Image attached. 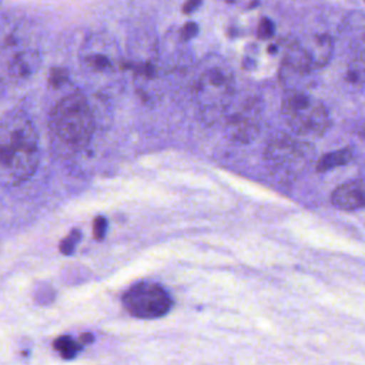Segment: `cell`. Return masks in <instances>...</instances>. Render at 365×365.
Segmentation results:
<instances>
[{"instance_id":"obj_6","label":"cell","mask_w":365,"mask_h":365,"mask_svg":"<svg viewBox=\"0 0 365 365\" xmlns=\"http://www.w3.org/2000/svg\"><path fill=\"white\" fill-rule=\"evenodd\" d=\"M123 305L135 318L154 319L168 314L173 308V298L160 284L143 281L124 292Z\"/></svg>"},{"instance_id":"obj_5","label":"cell","mask_w":365,"mask_h":365,"mask_svg":"<svg viewBox=\"0 0 365 365\" xmlns=\"http://www.w3.org/2000/svg\"><path fill=\"white\" fill-rule=\"evenodd\" d=\"M314 158V147L307 140L287 134L275 135L264 150L267 167L279 178L291 180L301 175Z\"/></svg>"},{"instance_id":"obj_12","label":"cell","mask_w":365,"mask_h":365,"mask_svg":"<svg viewBox=\"0 0 365 365\" xmlns=\"http://www.w3.org/2000/svg\"><path fill=\"white\" fill-rule=\"evenodd\" d=\"M344 83L349 90L361 91L365 88V56L351 54L344 68Z\"/></svg>"},{"instance_id":"obj_24","label":"cell","mask_w":365,"mask_h":365,"mask_svg":"<svg viewBox=\"0 0 365 365\" xmlns=\"http://www.w3.org/2000/svg\"><path fill=\"white\" fill-rule=\"evenodd\" d=\"M364 1H365V0H364Z\"/></svg>"},{"instance_id":"obj_10","label":"cell","mask_w":365,"mask_h":365,"mask_svg":"<svg viewBox=\"0 0 365 365\" xmlns=\"http://www.w3.org/2000/svg\"><path fill=\"white\" fill-rule=\"evenodd\" d=\"M304 46V44H302ZM308 58L314 68H321L329 64L335 50V41L328 33H319L311 37L308 44L304 46Z\"/></svg>"},{"instance_id":"obj_23","label":"cell","mask_w":365,"mask_h":365,"mask_svg":"<svg viewBox=\"0 0 365 365\" xmlns=\"http://www.w3.org/2000/svg\"><path fill=\"white\" fill-rule=\"evenodd\" d=\"M0 84H1V81H0Z\"/></svg>"},{"instance_id":"obj_21","label":"cell","mask_w":365,"mask_h":365,"mask_svg":"<svg viewBox=\"0 0 365 365\" xmlns=\"http://www.w3.org/2000/svg\"><path fill=\"white\" fill-rule=\"evenodd\" d=\"M202 6V0H185L181 10L184 14H192Z\"/></svg>"},{"instance_id":"obj_22","label":"cell","mask_w":365,"mask_h":365,"mask_svg":"<svg viewBox=\"0 0 365 365\" xmlns=\"http://www.w3.org/2000/svg\"><path fill=\"white\" fill-rule=\"evenodd\" d=\"M93 341V334H83V335H80V338H78V342L84 346L86 344H90Z\"/></svg>"},{"instance_id":"obj_7","label":"cell","mask_w":365,"mask_h":365,"mask_svg":"<svg viewBox=\"0 0 365 365\" xmlns=\"http://www.w3.org/2000/svg\"><path fill=\"white\" fill-rule=\"evenodd\" d=\"M261 128V111L255 101H247L224 115V131L230 140L240 144L251 143Z\"/></svg>"},{"instance_id":"obj_2","label":"cell","mask_w":365,"mask_h":365,"mask_svg":"<svg viewBox=\"0 0 365 365\" xmlns=\"http://www.w3.org/2000/svg\"><path fill=\"white\" fill-rule=\"evenodd\" d=\"M48 131L53 145L60 153L81 151L94 131V117L86 96L71 93L60 98L50 113Z\"/></svg>"},{"instance_id":"obj_4","label":"cell","mask_w":365,"mask_h":365,"mask_svg":"<svg viewBox=\"0 0 365 365\" xmlns=\"http://www.w3.org/2000/svg\"><path fill=\"white\" fill-rule=\"evenodd\" d=\"M285 124L299 137H321L331 127V115L325 104L302 90H287L281 103Z\"/></svg>"},{"instance_id":"obj_20","label":"cell","mask_w":365,"mask_h":365,"mask_svg":"<svg viewBox=\"0 0 365 365\" xmlns=\"http://www.w3.org/2000/svg\"><path fill=\"white\" fill-rule=\"evenodd\" d=\"M106 231H107V220L103 217V215H98L94 218V222H93V234H94V238L97 241H101L106 235Z\"/></svg>"},{"instance_id":"obj_11","label":"cell","mask_w":365,"mask_h":365,"mask_svg":"<svg viewBox=\"0 0 365 365\" xmlns=\"http://www.w3.org/2000/svg\"><path fill=\"white\" fill-rule=\"evenodd\" d=\"M345 34L352 54L365 56V14L352 11L345 20Z\"/></svg>"},{"instance_id":"obj_13","label":"cell","mask_w":365,"mask_h":365,"mask_svg":"<svg viewBox=\"0 0 365 365\" xmlns=\"http://www.w3.org/2000/svg\"><path fill=\"white\" fill-rule=\"evenodd\" d=\"M354 157V153L351 148H341L336 151H331L328 154H324L317 161V170L318 171H328L335 167H341L348 164Z\"/></svg>"},{"instance_id":"obj_15","label":"cell","mask_w":365,"mask_h":365,"mask_svg":"<svg viewBox=\"0 0 365 365\" xmlns=\"http://www.w3.org/2000/svg\"><path fill=\"white\" fill-rule=\"evenodd\" d=\"M53 348L58 352V355L63 359H74L80 354L83 345L67 335H61L54 339Z\"/></svg>"},{"instance_id":"obj_9","label":"cell","mask_w":365,"mask_h":365,"mask_svg":"<svg viewBox=\"0 0 365 365\" xmlns=\"http://www.w3.org/2000/svg\"><path fill=\"white\" fill-rule=\"evenodd\" d=\"M331 201L341 210H356L365 207V178H356L336 187Z\"/></svg>"},{"instance_id":"obj_8","label":"cell","mask_w":365,"mask_h":365,"mask_svg":"<svg viewBox=\"0 0 365 365\" xmlns=\"http://www.w3.org/2000/svg\"><path fill=\"white\" fill-rule=\"evenodd\" d=\"M40 63V51L34 47H24L7 58L6 71L13 78H29L38 70Z\"/></svg>"},{"instance_id":"obj_14","label":"cell","mask_w":365,"mask_h":365,"mask_svg":"<svg viewBox=\"0 0 365 365\" xmlns=\"http://www.w3.org/2000/svg\"><path fill=\"white\" fill-rule=\"evenodd\" d=\"M84 64L97 73H113L115 70L111 57L101 51H88L83 56Z\"/></svg>"},{"instance_id":"obj_3","label":"cell","mask_w":365,"mask_h":365,"mask_svg":"<svg viewBox=\"0 0 365 365\" xmlns=\"http://www.w3.org/2000/svg\"><path fill=\"white\" fill-rule=\"evenodd\" d=\"M235 94V76L221 57L207 58L194 80L192 97L201 117L208 123L221 120L231 108Z\"/></svg>"},{"instance_id":"obj_1","label":"cell","mask_w":365,"mask_h":365,"mask_svg":"<svg viewBox=\"0 0 365 365\" xmlns=\"http://www.w3.org/2000/svg\"><path fill=\"white\" fill-rule=\"evenodd\" d=\"M38 135L21 110L9 111L0 121V171L11 181L31 177L38 165Z\"/></svg>"},{"instance_id":"obj_19","label":"cell","mask_w":365,"mask_h":365,"mask_svg":"<svg viewBox=\"0 0 365 365\" xmlns=\"http://www.w3.org/2000/svg\"><path fill=\"white\" fill-rule=\"evenodd\" d=\"M80 238H81V232L78 230H73L66 238L61 240V242H60V252L64 254V255H70L74 251V248H76V245H77Z\"/></svg>"},{"instance_id":"obj_16","label":"cell","mask_w":365,"mask_h":365,"mask_svg":"<svg viewBox=\"0 0 365 365\" xmlns=\"http://www.w3.org/2000/svg\"><path fill=\"white\" fill-rule=\"evenodd\" d=\"M68 78H70V73L66 67H51L48 71L47 81H48L50 87L60 88L61 86L68 83Z\"/></svg>"},{"instance_id":"obj_18","label":"cell","mask_w":365,"mask_h":365,"mask_svg":"<svg viewBox=\"0 0 365 365\" xmlns=\"http://www.w3.org/2000/svg\"><path fill=\"white\" fill-rule=\"evenodd\" d=\"M200 33V27L195 21H187L184 26H181L178 29V33H177V37L181 43H188L191 41L192 38H195Z\"/></svg>"},{"instance_id":"obj_17","label":"cell","mask_w":365,"mask_h":365,"mask_svg":"<svg viewBox=\"0 0 365 365\" xmlns=\"http://www.w3.org/2000/svg\"><path fill=\"white\" fill-rule=\"evenodd\" d=\"M275 23L268 17H261L257 24V37L259 40H268L275 34Z\"/></svg>"}]
</instances>
